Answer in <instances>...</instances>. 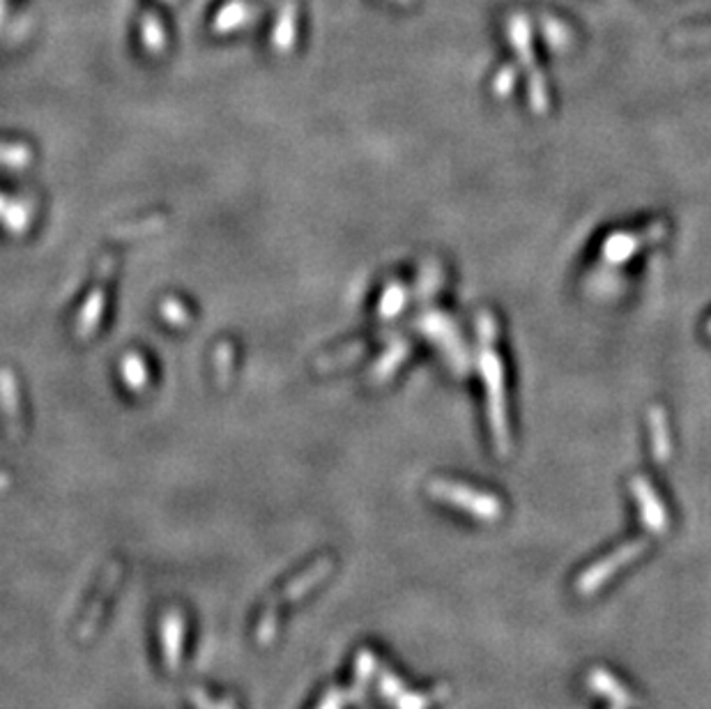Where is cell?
I'll return each instance as SVG.
<instances>
[{
    "label": "cell",
    "instance_id": "3957f363",
    "mask_svg": "<svg viewBox=\"0 0 711 709\" xmlns=\"http://www.w3.org/2000/svg\"><path fill=\"white\" fill-rule=\"evenodd\" d=\"M631 488H634V496L635 500H638L640 511H643L644 525H647L652 532H656V535L665 532V528H668V516H665V509H663V505L658 502V498L654 496L647 481L638 477V479H634Z\"/></svg>",
    "mask_w": 711,
    "mask_h": 709
},
{
    "label": "cell",
    "instance_id": "5b68a950",
    "mask_svg": "<svg viewBox=\"0 0 711 709\" xmlns=\"http://www.w3.org/2000/svg\"><path fill=\"white\" fill-rule=\"evenodd\" d=\"M397 704L398 709H426L428 707V700H426L424 695L406 694V691H403V694L397 698Z\"/></svg>",
    "mask_w": 711,
    "mask_h": 709
},
{
    "label": "cell",
    "instance_id": "7a4b0ae2",
    "mask_svg": "<svg viewBox=\"0 0 711 709\" xmlns=\"http://www.w3.org/2000/svg\"><path fill=\"white\" fill-rule=\"evenodd\" d=\"M431 491L438 498H442L445 502L460 507V509L469 511L472 516L481 520H498L502 514V507H500L498 498L484 496V493L469 491L463 486H451V484H433Z\"/></svg>",
    "mask_w": 711,
    "mask_h": 709
},
{
    "label": "cell",
    "instance_id": "277c9868",
    "mask_svg": "<svg viewBox=\"0 0 711 709\" xmlns=\"http://www.w3.org/2000/svg\"><path fill=\"white\" fill-rule=\"evenodd\" d=\"M590 686L599 695H603V698L613 700V703L617 704V707H620V709L638 707V703H635V700H634V695H631L629 691H626L624 686L620 684V682L613 680V677H610L608 673L592 671L590 673Z\"/></svg>",
    "mask_w": 711,
    "mask_h": 709
},
{
    "label": "cell",
    "instance_id": "6da1fadb",
    "mask_svg": "<svg viewBox=\"0 0 711 709\" xmlns=\"http://www.w3.org/2000/svg\"><path fill=\"white\" fill-rule=\"evenodd\" d=\"M647 550V541L638 539V541H629V544L620 546V549L614 550L613 555H605L603 560H599L596 564H592L585 573H582L581 579H578L576 588L582 597H590L594 594L596 590L603 588L610 579H613L614 573L620 571L622 567H626L629 562L638 560L640 555Z\"/></svg>",
    "mask_w": 711,
    "mask_h": 709
}]
</instances>
